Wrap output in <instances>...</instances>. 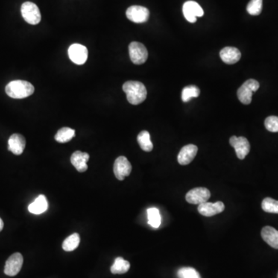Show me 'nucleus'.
Instances as JSON below:
<instances>
[{
	"label": "nucleus",
	"instance_id": "1",
	"mask_svg": "<svg viewBox=\"0 0 278 278\" xmlns=\"http://www.w3.org/2000/svg\"><path fill=\"white\" fill-rule=\"evenodd\" d=\"M122 89L125 92L127 101L133 105H138L146 99V88L142 82L129 80L123 84Z\"/></svg>",
	"mask_w": 278,
	"mask_h": 278
},
{
	"label": "nucleus",
	"instance_id": "2",
	"mask_svg": "<svg viewBox=\"0 0 278 278\" xmlns=\"http://www.w3.org/2000/svg\"><path fill=\"white\" fill-rule=\"evenodd\" d=\"M34 87L26 80H16L10 82L6 87V93L10 98L23 99L30 97L34 93Z\"/></svg>",
	"mask_w": 278,
	"mask_h": 278
},
{
	"label": "nucleus",
	"instance_id": "3",
	"mask_svg": "<svg viewBox=\"0 0 278 278\" xmlns=\"http://www.w3.org/2000/svg\"><path fill=\"white\" fill-rule=\"evenodd\" d=\"M259 88V82L253 79H250L244 82V84L238 91V97L240 101L244 104H250L252 101L253 93L258 91Z\"/></svg>",
	"mask_w": 278,
	"mask_h": 278
},
{
	"label": "nucleus",
	"instance_id": "4",
	"mask_svg": "<svg viewBox=\"0 0 278 278\" xmlns=\"http://www.w3.org/2000/svg\"><path fill=\"white\" fill-rule=\"evenodd\" d=\"M129 55L132 63L140 65L145 63L148 57V51L142 42H132L129 47Z\"/></svg>",
	"mask_w": 278,
	"mask_h": 278
},
{
	"label": "nucleus",
	"instance_id": "5",
	"mask_svg": "<svg viewBox=\"0 0 278 278\" xmlns=\"http://www.w3.org/2000/svg\"><path fill=\"white\" fill-rule=\"evenodd\" d=\"M23 18L27 24L36 25L41 20L40 11L36 4L31 2H26L21 7Z\"/></svg>",
	"mask_w": 278,
	"mask_h": 278
},
{
	"label": "nucleus",
	"instance_id": "6",
	"mask_svg": "<svg viewBox=\"0 0 278 278\" xmlns=\"http://www.w3.org/2000/svg\"><path fill=\"white\" fill-rule=\"evenodd\" d=\"M127 19L135 24H144L149 18V10L142 6H132L126 11Z\"/></svg>",
	"mask_w": 278,
	"mask_h": 278
},
{
	"label": "nucleus",
	"instance_id": "7",
	"mask_svg": "<svg viewBox=\"0 0 278 278\" xmlns=\"http://www.w3.org/2000/svg\"><path fill=\"white\" fill-rule=\"evenodd\" d=\"M209 189L204 187H197L191 189L185 196V200L190 204L200 205L206 203L210 198Z\"/></svg>",
	"mask_w": 278,
	"mask_h": 278
},
{
	"label": "nucleus",
	"instance_id": "8",
	"mask_svg": "<svg viewBox=\"0 0 278 278\" xmlns=\"http://www.w3.org/2000/svg\"><path fill=\"white\" fill-rule=\"evenodd\" d=\"M229 144L231 146L234 148L238 159H245L246 156L249 154L250 150V145L249 141L244 137L232 136L229 139Z\"/></svg>",
	"mask_w": 278,
	"mask_h": 278
},
{
	"label": "nucleus",
	"instance_id": "9",
	"mask_svg": "<svg viewBox=\"0 0 278 278\" xmlns=\"http://www.w3.org/2000/svg\"><path fill=\"white\" fill-rule=\"evenodd\" d=\"M68 55L73 63L82 65L88 60V49L81 44H72L68 49Z\"/></svg>",
	"mask_w": 278,
	"mask_h": 278
},
{
	"label": "nucleus",
	"instance_id": "10",
	"mask_svg": "<svg viewBox=\"0 0 278 278\" xmlns=\"http://www.w3.org/2000/svg\"><path fill=\"white\" fill-rule=\"evenodd\" d=\"M182 11L185 19L189 23H196L197 17H202L204 15L202 7L194 1H187L184 4Z\"/></svg>",
	"mask_w": 278,
	"mask_h": 278
},
{
	"label": "nucleus",
	"instance_id": "11",
	"mask_svg": "<svg viewBox=\"0 0 278 278\" xmlns=\"http://www.w3.org/2000/svg\"><path fill=\"white\" fill-rule=\"evenodd\" d=\"M24 264V258L19 253H15L10 256L6 262L4 273L8 276H16L19 273Z\"/></svg>",
	"mask_w": 278,
	"mask_h": 278
},
{
	"label": "nucleus",
	"instance_id": "12",
	"mask_svg": "<svg viewBox=\"0 0 278 278\" xmlns=\"http://www.w3.org/2000/svg\"><path fill=\"white\" fill-rule=\"evenodd\" d=\"M132 169V165L124 156H120L115 160L114 164V173L118 180H124V178L131 174Z\"/></svg>",
	"mask_w": 278,
	"mask_h": 278
},
{
	"label": "nucleus",
	"instance_id": "13",
	"mask_svg": "<svg viewBox=\"0 0 278 278\" xmlns=\"http://www.w3.org/2000/svg\"><path fill=\"white\" fill-rule=\"evenodd\" d=\"M225 209V206L223 203L218 201L217 203H206L199 205L198 211L201 215L204 217H209L217 215L223 212Z\"/></svg>",
	"mask_w": 278,
	"mask_h": 278
},
{
	"label": "nucleus",
	"instance_id": "14",
	"mask_svg": "<svg viewBox=\"0 0 278 278\" xmlns=\"http://www.w3.org/2000/svg\"><path fill=\"white\" fill-rule=\"evenodd\" d=\"M197 153H198V148L197 145H192V144L185 145L178 155V162L182 165H189L194 160Z\"/></svg>",
	"mask_w": 278,
	"mask_h": 278
},
{
	"label": "nucleus",
	"instance_id": "15",
	"mask_svg": "<svg viewBox=\"0 0 278 278\" xmlns=\"http://www.w3.org/2000/svg\"><path fill=\"white\" fill-rule=\"evenodd\" d=\"M9 151L14 155L19 156L24 153L26 147V139L20 134H13L9 138Z\"/></svg>",
	"mask_w": 278,
	"mask_h": 278
},
{
	"label": "nucleus",
	"instance_id": "16",
	"mask_svg": "<svg viewBox=\"0 0 278 278\" xmlns=\"http://www.w3.org/2000/svg\"><path fill=\"white\" fill-rule=\"evenodd\" d=\"M220 58L227 65L238 63L241 58V53L238 48L227 47L221 50L220 53Z\"/></svg>",
	"mask_w": 278,
	"mask_h": 278
},
{
	"label": "nucleus",
	"instance_id": "17",
	"mask_svg": "<svg viewBox=\"0 0 278 278\" xmlns=\"http://www.w3.org/2000/svg\"><path fill=\"white\" fill-rule=\"evenodd\" d=\"M89 158L88 153L77 151L71 156V162L79 173H84L88 170L87 162L89 160Z\"/></svg>",
	"mask_w": 278,
	"mask_h": 278
},
{
	"label": "nucleus",
	"instance_id": "18",
	"mask_svg": "<svg viewBox=\"0 0 278 278\" xmlns=\"http://www.w3.org/2000/svg\"><path fill=\"white\" fill-rule=\"evenodd\" d=\"M263 240L270 247L278 249V231L271 226H264L261 230Z\"/></svg>",
	"mask_w": 278,
	"mask_h": 278
},
{
	"label": "nucleus",
	"instance_id": "19",
	"mask_svg": "<svg viewBox=\"0 0 278 278\" xmlns=\"http://www.w3.org/2000/svg\"><path fill=\"white\" fill-rule=\"evenodd\" d=\"M48 200L44 195H39L28 207L30 212L36 214V215L44 213V212L48 210Z\"/></svg>",
	"mask_w": 278,
	"mask_h": 278
},
{
	"label": "nucleus",
	"instance_id": "20",
	"mask_svg": "<svg viewBox=\"0 0 278 278\" xmlns=\"http://www.w3.org/2000/svg\"><path fill=\"white\" fill-rule=\"evenodd\" d=\"M130 269V263L122 258H117L115 263L111 267V271L114 274H123L127 273Z\"/></svg>",
	"mask_w": 278,
	"mask_h": 278
},
{
	"label": "nucleus",
	"instance_id": "21",
	"mask_svg": "<svg viewBox=\"0 0 278 278\" xmlns=\"http://www.w3.org/2000/svg\"><path fill=\"white\" fill-rule=\"evenodd\" d=\"M138 144L140 145L141 148L145 152H151L153 149V144L150 139L149 132L147 131H142L138 134Z\"/></svg>",
	"mask_w": 278,
	"mask_h": 278
},
{
	"label": "nucleus",
	"instance_id": "22",
	"mask_svg": "<svg viewBox=\"0 0 278 278\" xmlns=\"http://www.w3.org/2000/svg\"><path fill=\"white\" fill-rule=\"evenodd\" d=\"M75 131L70 127H62L55 135V140L60 143H66L74 138Z\"/></svg>",
	"mask_w": 278,
	"mask_h": 278
},
{
	"label": "nucleus",
	"instance_id": "23",
	"mask_svg": "<svg viewBox=\"0 0 278 278\" xmlns=\"http://www.w3.org/2000/svg\"><path fill=\"white\" fill-rule=\"evenodd\" d=\"M200 90L195 85H189L185 87L182 91V100L183 102H188L193 98H198L200 96Z\"/></svg>",
	"mask_w": 278,
	"mask_h": 278
},
{
	"label": "nucleus",
	"instance_id": "24",
	"mask_svg": "<svg viewBox=\"0 0 278 278\" xmlns=\"http://www.w3.org/2000/svg\"><path fill=\"white\" fill-rule=\"evenodd\" d=\"M80 238L78 233H73L68 237L63 243V249L65 251H73L76 250L80 244Z\"/></svg>",
	"mask_w": 278,
	"mask_h": 278
},
{
	"label": "nucleus",
	"instance_id": "25",
	"mask_svg": "<svg viewBox=\"0 0 278 278\" xmlns=\"http://www.w3.org/2000/svg\"><path fill=\"white\" fill-rule=\"evenodd\" d=\"M148 213V224L153 228H159L162 222L160 212L157 208H150L147 211Z\"/></svg>",
	"mask_w": 278,
	"mask_h": 278
},
{
	"label": "nucleus",
	"instance_id": "26",
	"mask_svg": "<svg viewBox=\"0 0 278 278\" xmlns=\"http://www.w3.org/2000/svg\"><path fill=\"white\" fill-rule=\"evenodd\" d=\"M263 210L264 212H270V213L278 214V201L273 200V199L267 197L263 200L262 204Z\"/></svg>",
	"mask_w": 278,
	"mask_h": 278
},
{
	"label": "nucleus",
	"instance_id": "27",
	"mask_svg": "<svg viewBox=\"0 0 278 278\" xmlns=\"http://www.w3.org/2000/svg\"><path fill=\"white\" fill-rule=\"evenodd\" d=\"M263 8V0H250L247 7L249 14L258 16L261 14Z\"/></svg>",
	"mask_w": 278,
	"mask_h": 278
},
{
	"label": "nucleus",
	"instance_id": "28",
	"mask_svg": "<svg viewBox=\"0 0 278 278\" xmlns=\"http://www.w3.org/2000/svg\"><path fill=\"white\" fill-rule=\"evenodd\" d=\"M179 278H201L200 273L193 267H182L178 270Z\"/></svg>",
	"mask_w": 278,
	"mask_h": 278
},
{
	"label": "nucleus",
	"instance_id": "29",
	"mask_svg": "<svg viewBox=\"0 0 278 278\" xmlns=\"http://www.w3.org/2000/svg\"><path fill=\"white\" fill-rule=\"evenodd\" d=\"M264 125L269 132H278V117H267L264 121Z\"/></svg>",
	"mask_w": 278,
	"mask_h": 278
},
{
	"label": "nucleus",
	"instance_id": "30",
	"mask_svg": "<svg viewBox=\"0 0 278 278\" xmlns=\"http://www.w3.org/2000/svg\"><path fill=\"white\" fill-rule=\"evenodd\" d=\"M4 221H3L2 219L0 218V232L3 230V229H4Z\"/></svg>",
	"mask_w": 278,
	"mask_h": 278
},
{
	"label": "nucleus",
	"instance_id": "31",
	"mask_svg": "<svg viewBox=\"0 0 278 278\" xmlns=\"http://www.w3.org/2000/svg\"><path fill=\"white\" fill-rule=\"evenodd\" d=\"M277 278H278V273H277Z\"/></svg>",
	"mask_w": 278,
	"mask_h": 278
}]
</instances>
